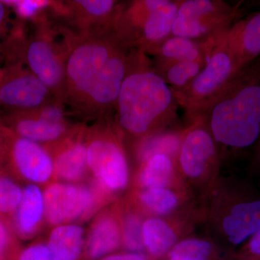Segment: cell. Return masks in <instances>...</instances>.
Listing matches in <instances>:
<instances>
[{
  "label": "cell",
  "instance_id": "52a82bcc",
  "mask_svg": "<svg viewBox=\"0 0 260 260\" xmlns=\"http://www.w3.org/2000/svg\"><path fill=\"white\" fill-rule=\"evenodd\" d=\"M87 139V160L99 187L105 191L124 189L129 179L127 159L117 136L109 126L99 128Z\"/></svg>",
  "mask_w": 260,
  "mask_h": 260
},
{
  "label": "cell",
  "instance_id": "8fae6325",
  "mask_svg": "<svg viewBox=\"0 0 260 260\" xmlns=\"http://www.w3.org/2000/svg\"><path fill=\"white\" fill-rule=\"evenodd\" d=\"M54 99L47 85L27 68L15 65L0 77V106L9 112L34 110Z\"/></svg>",
  "mask_w": 260,
  "mask_h": 260
},
{
  "label": "cell",
  "instance_id": "9a60e30c",
  "mask_svg": "<svg viewBox=\"0 0 260 260\" xmlns=\"http://www.w3.org/2000/svg\"><path fill=\"white\" fill-rule=\"evenodd\" d=\"M50 150L54 160V176L66 182L83 179L89 170L87 160V139L80 133L69 135L52 145Z\"/></svg>",
  "mask_w": 260,
  "mask_h": 260
},
{
  "label": "cell",
  "instance_id": "603a6c76",
  "mask_svg": "<svg viewBox=\"0 0 260 260\" xmlns=\"http://www.w3.org/2000/svg\"><path fill=\"white\" fill-rule=\"evenodd\" d=\"M173 173L172 156L167 154H155L143 162L138 181L145 189L164 188L170 182Z\"/></svg>",
  "mask_w": 260,
  "mask_h": 260
},
{
  "label": "cell",
  "instance_id": "ffe728a7",
  "mask_svg": "<svg viewBox=\"0 0 260 260\" xmlns=\"http://www.w3.org/2000/svg\"><path fill=\"white\" fill-rule=\"evenodd\" d=\"M45 218L44 193L36 184H29L23 190V198L17 209L15 223L24 237H30L37 232Z\"/></svg>",
  "mask_w": 260,
  "mask_h": 260
},
{
  "label": "cell",
  "instance_id": "ac0fdd59",
  "mask_svg": "<svg viewBox=\"0 0 260 260\" xmlns=\"http://www.w3.org/2000/svg\"><path fill=\"white\" fill-rule=\"evenodd\" d=\"M218 42H202L172 36L153 56L152 63L154 68H158L173 63L207 61Z\"/></svg>",
  "mask_w": 260,
  "mask_h": 260
},
{
  "label": "cell",
  "instance_id": "f1b7e54d",
  "mask_svg": "<svg viewBox=\"0 0 260 260\" xmlns=\"http://www.w3.org/2000/svg\"><path fill=\"white\" fill-rule=\"evenodd\" d=\"M23 191L11 179L0 176V213H10L18 209Z\"/></svg>",
  "mask_w": 260,
  "mask_h": 260
},
{
  "label": "cell",
  "instance_id": "4dcf8cb0",
  "mask_svg": "<svg viewBox=\"0 0 260 260\" xmlns=\"http://www.w3.org/2000/svg\"><path fill=\"white\" fill-rule=\"evenodd\" d=\"M18 260H63L47 245L36 244L24 249L19 254Z\"/></svg>",
  "mask_w": 260,
  "mask_h": 260
},
{
  "label": "cell",
  "instance_id": "8992f818",
  "mask_svg": "<svg viewBox=\"0 0 260 260\" xmlns=\"http://www.w3.org/2000/svg\"><path fill=\"white\" fill-rule=\"evenodd\" d=\"M241 18V10L222 0H181L172 36L216 43Z\"/></svg>",
  "mask_w": 260,
  "mask_h": 260
},
{
  "label": "cell",
  "instance_id": "8d00e7d4",
  "mask_svg": "<svg viewBox=\"0 0 260 260\" xmlns=\"http://www.w3.org/2000/svg\"><path fill=\"white\" fill-rule=\"evenodd\" d=\"M259 158H260V147H259Z\"/></svg>",
  "mask_w": 260,
  "mask_h": 260
},
{
  "label": "cell",
  "instance_id": "5b68a950",
  "mask_svg": "<svg viewBox=\"0 0 260 260\" xmlns=\"http://www.w3.org/2000/svg\"><path fill=\"white\" fill-rule=\"evenodd\" d=\"M223 37L217 43L204 68L194 80L182 90H173L179 107L184 109L191 121L203 116L241 70Z\"/></svg>",
  "mask_w": 260,
  "mask_h": 260
},
{
  "label": "cell",
  "instance_id": "7c38bea8",
  "mask_svg": "<svg viewBox=\"0 0 260 260\" xmlns=\"http://www.w3.org/2000/svg\"><path fill=\"white\" fill-rule=\"evenodd\" d=\"M6 149L19 174L34 184H46L54 177V160L45 145L5 130Z\"/></svg>",
  "mask_w": 260,
  "mask_h": 260
},
{
  "label": "cell",
  "instance_id": "277c9868",
  "mask_svg": "<svg viewBox=\"0 0 260 260\" xmlns=\"http://www.w3.org/2000/svg\"><path fill=\"white\" fill-rule=\"evenodd\" d=\"M181 0H134L121 3L114 32L126 47L155 56L172 28Z\"/></svg>",
  "mask_w": 260,
  "mask_h": 260
},
{
  "label": "cell",
  "instance_id": "836d02e7",
  "mask_svg": "<svg viewBox=\"0 0 260 260\" xmlns=\"http://www.w3.org/2000/svg\"><path fill=\"white\" fill-rule=\"evenodd\" d=\"M9 236L8 230L5 228L4 224L0 222V257L3 255L8 246Z\"/></svg>",
  "mask_w": 260,
  "mask_h": 260
},
{
  "label": "cell",
  "instance_id": "d590c367",
  "mask_svg": "<svg viewBox=\"0 0 260 260\" xmlns=\"http://www.w3.org/2000/svg\"><path fill=\"white\" fill-rule=\"evenodd\" d=\"M3 148H6V138H5V140L3 141L1 135H0V152L3 150Z\"/></svg>",
  "mask_w": 260,
  "mask_h": 260
},
{
  "label": "cell",
  "instance_id": "f546056e",
  "mask_svg": "<svg viewBox=\"0 0 260 260\" xmlns=\"http://www.w3.org/2000/svg\"><path fill=\"white\" fill-rule=\"evenodd\" d=\"M15 10L20 18L25 20H40V15L46 10L54 6L55 2L44 0H18V1H3Z\"/></svg>",
  "mask_w": 260,
  "mask_h": 260
},
{
  "label": "cell",
  "instance_id": "7a4b0ae2",
  "mask_svg": "<svg viewBox=\"0 0 260 260\" xmlns=\"http://www.w3.org/2000/svg\"><path fill=\"white\" fill-rule=\"evenodd\" d=\"M179 107L175 94L154 69L149 56L131 49L114 109L116 127L143 140L162 133L175 120Z\"/></svg>",
  "mask_w": 260,
  "mask_h": 260
},
{
  "label": "cell",
  "instance_id": "2e32d148",
  "mask_svg": "<svg viewBox=\"0 0 260 260\" xmlns=\"http://www.w3.org/2000/svg\"><path fill=\"white\" fill-rule=\"evenodd\" d=\"M223 39L241 70L260 56V12L240 18Z\"/></svg>",
  "mask_w": 260,
  "mask_h": 260
},
{
  "label": "cell",
  "instance_id": "9c48e42d",
  "mask_svg": "<svg viewBox=\"0 0 260 260\" xmlns=\"http://www.w3.org/2000/svg\"><path fill=\"white\" fill-rule=\"evenodd\" d=\"M23 59L26 68L47 85L56 100L62 103L64 48L55 42L49 29L41 28L29 39L24 47Z\"/></svg>",
  "mask_w": 260,
  "mask_h": 260
},
{
  "label": "cell",
  "instance_id": "cb8c5ba5",
  "mask_svg": "<svg viewBox=\"0 0 260 260\" xmlns=\"http://www.w3.org/2000/svg\"><path fill=\"white\" fill-rule=\"evenodd\" d=\"M207 61H184L153 68L174 91H178L186 88L194 80Z\"/></svg>",
  "mask_w": 260,
  "mask_h": 260
},
{
  "label": "cell",
  "instance_id": "d4e9b609",
  "mask_svg": "<svg viewBox=\"0 0 260 260\" xmlns=\"http://www.w3.org/2000/svg\"><path fill=\"white\" fill-rule=\"evenodd\" d=\"M181 138L170 133H159L140 140L138 155L142 162L155 154H167L173 156L178 153Z\"/></svg>",
  "mask_w": 260,
  "mask_h": 260
},
{
  "label": "cell",
  "instance_id": "ba28073f",
  "mask_svg": "<svg viewBox=\"0 0 260 260\" xmlns=\"http://www.w3.org/2000/svg\"><path fill=\"white\" fill-rule=\"evenodd\" d=\"M8 114L5 119L8 130L39 144H56L70 134L64 105L56 99L39 109Z\"/></svg>",
  "mask_w": 260,
  "mask_h": 260
},
{
  "label": "cell",
  "instance_id": "3957f363",
  "mask_svg": "<svg viewBox=\"0 0 260 260\" xmlns=\"http://www.w3.org/2000/svg\"><path fill=\"white\" fill-rule=\"evenodd\" d=\"M202 117L218 144L244 149L259 140V58L236 75Z\"/></svg>",
  "mask_w": 260,
  "mask_h": 260
},
{
  "label": "cell",
  "instance_id": "1f68e13d",
  "mask_svg": "<svg viewBox=\"0 0 260 260\" xmlns=\"http://www.w3.org/2000/svg\"><path fill=\"white\" fill-rule=\"evenodd\" d=\"M247 253L254 260H260V230L251 236L247 246Z\"/></svg>",
  "mask_w": 260,
  "mask_h": 260
},
{
  "label": "cell",
  "instance_id": "d6a6232c",
  "mask_svg": "<svg viewBox=\"0 0 260 260\" xmlns=\"http://www.w3.org/2000/svg\"><path fill=\"white\" fill-rule=\"evenodd\" d=\"M101 260H148L139 253H125V254H110Z\"/></svg>",
  "mask_w": 260,
  "mask_h": 260
},
{
  "label": "cell",
  "instance_id": "83f0119b",
  "mask_svg": "<svg viewBox=\"0 0 260 260\" xmlns=\"http://www.w3.org/2000/svg\"><path fill=\"white\" fill-rule=\"evenodd\" d=\"M212 251L209 243L198 239H187L175 246L170 260H208Z\"/></svg>",
  "mask_w": 260,
  "mask_h": 260
},
{
  "label": "cell",
  "instance_id": "e575fe53",
  "mask_svg": "<svg viewBox=\"0 0 260 260\" xmlns=\"http://www.w3.org/2000/svg\"><path fill=\"white\" fill-rule=\"evenodd\" d=\"M7 9H8V6L4 2L0 1V35L6 20Z\"/></svg>",
  "mask_w": 260,
  "mask_h": 260
},
{
  "label": "cell",
  "instance_id": "6da1fadb",
  "mask_svg": "<svg viewBox=\"0 0 260 260\" xmlns=\"http://www.w3.org/2000/svg\"><path fill=\"white\" fill-rule=\"evenodd\" d=\"M64 39L63 104L85 116H104L114 112L131 49L114 30L68 32Z\"/></svg>",
  "mask_w": 260,
  "mask_h": 260
},
{
  "label": "cell",
  "instance_id": "44dd1931",
  "mask_svg": "<svg viewBox=\"0 0 260 260\" xmlns=\"http://www.w3.org/2000/svg\"><path fill=\"white\" fill-rule=\"evenodd\" d=\"M84 230L75 224L56 225L49 234L47 245L63 260H78L85 247Z\"/></svg>",
  "mask_w": 260,
  "mask_h": 260
},
{
  "label": "cell",
  "instance_id": "7402d4cb",
  "mask_svg": "<svg viewBox=\"0 0 260 260\" xmlns=\"http://www.w3.org/2000/svg\"><path fill=\"white\" fill-rule=\"evenodd\" d=\"M145 247L154 256L165 254L175 244L177 236L172 228L164 220L150 218L143 225Z\"/></svg>",
  "mask_w": 260,
  "mask_h": 260
},
{
  "label": "cell",
  "instance_id": "484cf974",
  "mask_svg": "<svg viewBox=\"0 0 260 260\" xmlns=\"http://www.w3.org/2000/svg\"><path fill=\"white\" fill-rule=\"evenodd\" d=\"M139 201L143 207L155 215L170 213L177 205V197L164 188L145 189L139 194Z\"/></svg>",
  "mask_w": 260,
  "mask_h": 260
},
{
  "label": "cell",
  "instance_id": "5bb4252c",
  "mask_svg": "<svg viewBox=\"0 0 260 260\" xmlns=\"http://www.w3.org/2000/svg\"><path fill=\"white\" fill-rule=\"evenodd\" d=\"M114 0H75L58 3L55 10L69 17L80 29L79 34L114 30L121 5Z\"/></svg>",
  "mask_w": 260,
  "mask_h": 260
},
{
  "label": "cell",
  "instance_id": "74e56055",
  "mask_svg": "<svg viewBox=\"0 0 260 260\" xmlns=\"http://www.w3.org/2000/svg\"><path fill=\"white\" fill-rule=\"evenodd\" d=\"M2 74H3V73H0V77H1Z\"/></svg>",
  "mask_w": 260,
  "mask_h": 260
},
{
  "label": "cell",
  "instance_id": "4316f807",
  "mask_svg": "<svg viewBox=\"0 0 260 260\" xmlns=\"http://www.w3.org/2000/svg\"><path fill=\"white\" fill-rule=\"evenodd\" d=\"M143 225L138 214H126L121 225V239L124 246L133 253H138L144 249Z\"/></svg>",
  "mask_w": 260,
  "mask_h": 260
},
{
  "label": "cell",
  "instance_id": "e0dca14e",
  "mask_svg": "<svg viewBox=\"0 0 260 260\" xmlns=\"http://www.w3.org/2000/svg\"><path fill=\"white\" fill-rule=\"evenodd\" d=\"M121 240V225L117 219L109 212L100 214L93 220L85 239V259H104L119 247Z\"/></svg>",
  "mask_w": 260,
  "mask_h": 260
},
{
  "label": "cell",
  "instance_id": "4fadbf2b",
  "mask_svg": "<svg viewBox=\"0 0 260 260\" xmlns=\"http://www.w3.org/2000/svg\"><path fill=\"white\" fill-rule=\"evenodd\" d=\"M192 123L181 138L178 154L183 172L187 177L195 178L215 161L217 143L203 117Z\"/></svg>",
  "mask_w": 260,
  "mask_h": 260
},
{
  "label": "cell",
  "instance_id": "30bf717a",
  "mask_svg": "<svg viewBox=\"0 0 260 260\" xmlns=\"http://www.w3.org/2000/svg\"><path fill=\"white\" fill-rule=\"evenodd\" d=\"M43 193L45 218L56 226L88 217L97 206V194L86 186L54 182Z\"/></svg>",
  "mask_w": 260,
  "mask_h": 260
},
{
  "label": "cell",
  "instance_id": "d6986e66",
  "mask_svg": "<svg viewBox=\"0 0 260 260\" xmlns=\"http://www.w3.org/2000/svg\"><path fill=\"white\" fill-rule=\"evenodd\" d=\"M223 229L229 242L234 245L254 235L260 230V199L234 205L223 219Z\"/></svg>",
  "mask_w": 260,
  "mask_h": 260
}]
</instances>
